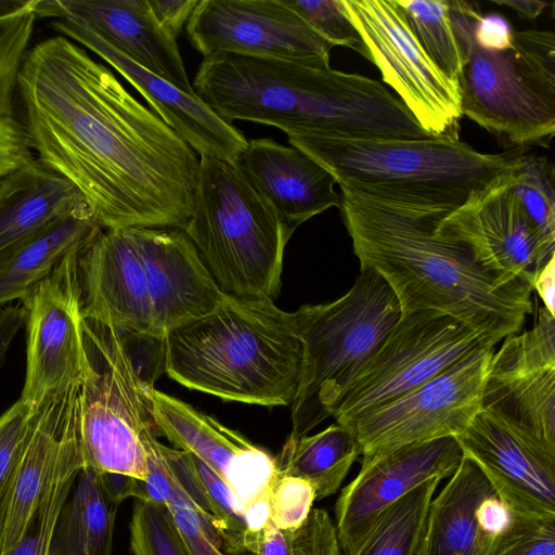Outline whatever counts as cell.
Listing matches in <instances>:
<instances>
[{"label":"cell","instance_id":"7a4b0ae2","mask_svg":"<svg viewBox=\"0 0 555 555\" xmlns=\"http://www.w3.org/2000/svg\"><path fill=\"white\" fill-rule=\"evenodd\" d=\"M340 212L360 270L392 289L401 315L436 310L488 345L519 333L532 312V287L480 266L469 247L437 229L455 209L392 204L341 191Z\"/></svg>","mask_w":555,"mask_h":555},{"label":"cell","instance_id":"603a6c76","mask_svg":"<svg viewBox=\"0 0 555 555\" xmlns=\"http://www.w3.org/2000/svg\"><path fill=\"white\" fill-rule=\"evenodd\" d=\"M455 439L514 515L555 518V459L528 447L481 411Z\"/></svg>","mask_w":555,"mask_h":555},{"label":"cell","instance_id":"2e32d148","mask_svg":"<svg viewBox=\"0 0 555 555\" xmlns=\"http://www.w3.org/2000/svg\"><path fill=\"white\" fill-rule=\"evenodd\" d=\"M511 166L442 218L437 229L466 244L485 269L532 287L540 269L555 256V244L538 231L514 192Z\"/></svg>","mask_w":555,"mask_h":555},{"label":"cell","instance_id":"7bdbcfd3","mask_svg":"<svg viewBox=\"0 0 555 555\" xmlns=\"http://www.w3.org/2000/svg\"><path fill=\"white\" fill-rule=\"evenodd\" d=\"M159 26L175 40L199 3V0H147Z\"/></svg>","mask_w":555,"mask_h":555},{"label":"cell","instance_id":"7402d4cb","mask_svg":"<svg viewBox=\"0 0 555 555\" xmlns=\"http://www.w3.org/2000/svg\"><path fill=\"white\" fill-rule=\"evenodd\" d=\"M143 258L157 340L211 312L221 292L181 228L133 227Z\"/></svg>","mask_w":555,"mask_h":555},{"label":"cell","instance_id":"d6986e66","mask_svg":"<svg viewBox=\"0 0 555 555\" xmlns=\"http://www.w3.org/2000/svg\"><path fill=\"white\" fill-rule=\"evenodd\" d=\"M157 434L209 466L245 506L268 492L276 476L266 450L180 399L149 387Z\"/></svg>","mask_w":555,"mask_h":555},{"label":"cell","instance_id":"83f0119b","mask_svg":"<svg viewBox=\"0 0 555 555\" xmlns=\"http://www.w3.org/2000/svg\"><path fill=\"white\" fill-rule=\"evenodd\" d=\"M37 0H0V181L35 156L18 95V76L38 20Z\"/></svg>","mask_w":555,"mask_h":555},{"label":"cell","instance_id":"52a82bcc","mask_svg":"<svg viewBox=\"0 0 555 555\" xmlns=\"http://www.w3.org/2000/svg\"><path fill=\"white\" fill-rule=\"evenodd\" d=\"M449 1L465 52L459 79L462 114L511 149L547 146L555 132V34L515 31L508 49L488 52L473 40L480 14L476 4Z\"/></svg>","mask_w":555,"mask_h":555},{"label":"cell","instance_id":"484cf974","mask_svg":"<svg viewBox=\"0 0 555 555\" xmlns=\"http://www.w3.org/2000/svg\"><path fill=\"white\" fill-rule=\"evenodd\" d=\"M76 216H93L79 190L34 157L0 181V255Z\"/></svg>","mask_w":555,"mask_h":555},{"label":"cell","instance_id":"8d00e7d4","mask_svg":"<svg viewBox=\"0 0 555 555\" xmlns=\"http://www.w3.org/2000/svg\"><path fill=\"white\" fill-rule=\"evenodd\" d=\"M129 532L132 555H190L164 505L137 499Z\"/></svg>","mask_w":555,"mask_h":555},{"label":"cell","instance_id":"8fae6325","mask_svg":"<svg viewBox=\"0 0 555 555\" xmlns=\"http://www.w3.org/2000/svg\"><path fill=\"white\" fill-rule=\"evenodd\" d=\"M494 346L481 345L434 378L350 421L362 457L456 437L480 411Z\"/></svg>","mask_w":555,"mask_h":555},{"label":"cell","instance_id":"6da1fadb","mask_svg":"<svg viewBox=\"0 0 555 555\" xmlns=\"http://www.w3.org/2000/svg\"><path fill=\"white\" fill-rule=\"evenodd\" d=\"M18 95L36 158L79 190L102 229H183L197 153L83 47L62 35L30 47Z\"/></svg>","mask_w":555,"mask_h":555},{"label":"cell","instance_id":"b9f144b4","mask_svg":"<svg viewBox=\"0 0 555 555\" xmlns=\"http://www.w3.org/2000/svg\"><path fill=\"white\" fill-rule=\"evenodd\" d=\"M515 31L511 23L499 13L477 16L473 28L475 44L488 52H500L508 49L514 41Z\"/></svg>","mask_w":555,"mask_h":555},{"label":"cell","instance_id":"44dd1931","mask_svg":"<svg viewBox=\"0 0 555 555\" xmlns=\"http://www.w3.org/2000/svg\"><path fill=\"white\" fill-rule=\"evenodd\" d=\"M79 385L50 395L31 416L0 501V555L26 532L66 446L80 429Z\"/></svg>","mask_w":555,"mask_h":555},{"label":"cell","instance_id":"ba28073f","mask_svg":"<svg viewBox=\"0 0 555 555\" xmlns=\"http://www.w3.org/2000/svg\"><path fill=\"white\" fill-rule=\"evenodd\" d=\"M400 315L392 289L371 269L360 270L351 288L334 301L294 312L304 357L289 438L308 435L333 415Z\"/></svg>","mask_w":555,"mask_h":555},{"label":"cell","instance_id":"9c48e42d","mask_svg":"<svg viewBox=\"0 0 555 555\" xmlns=\"http://www.w3.org/2000/svg\"><path fill=\"white\" fill-rule=\"evenodd\" d=\"M86 360L79 385L82 468L145 480L146 438L157 433L149 385L140 377L121 332L82 317Z\"/></svg>","mask_w":555,"mask_h":555},{"label":"cell","instance_id":"e0dca14e","mask_svg":"<svg viewBox=\"0 0 555 555\" xmlns=\"http://www.w3.org/2000/svg\"><path fill=\"white\" fill-rule=\"evenodd\" d=\"M455 437L403 446L361 459L356 478L335 504L341 555H354L378 516L421 483L451 476L463 459Z\"/></svg>","mask_w":555,"mask_h":555},{"label":"cell","instance_id":"c3c4849f","mask_svg":"<svg viewBox=\"0 0 555 555\" xmlns=\"http://www.w3.org/2000/svg\"><path fill=\"white\" fill-rule=\"evenodd\" d=\"M49 555H69V553L65 548L63 542L61 541L60 537L55 533V531Z\"/></svg>","mask_w":555,"mask_h":555},{"label":"cell","instance_id":"1f68e13d","mask_svg":"<svg viewBox=\"0 0 555 555\" xmlns=\"http://www.w3.org/2000/svg\"><path fill=\"white\" fill-rule=\"evenodd\" d=\"M440 481L427 480L387 507L354 555H417L428 507Z\"/></svg>","mask_w":555,"mask_h":555},{"label":"cell","instance_id":"f1b7e54d","mask_svg":"<svg viewBox=\"0 0 555 555\" xmlns=\"http://www.w3.org/2000/svg\"><path fill=\"white\" fill-rule=\"evenodd\" d=\"M101 230L93 216L72 217L0 255V307L26 298L73 250Z\"/></svg>","mask_w":555,"mask_h":555},{"label":"cell","instance_id":"836d02e7","mask_svg":"<svg viewBox=\"0 0 555 555\" xmlns=\"http://www.w3.org/2000/svg\"><path fill=\"white\" fill-rule=\"evenodd\" d=\"M81 468L79 429L66 446L26 532L3 555H49L61 511Z\"/></svg>","mask_w":555,"mask_h":555},{"label":"cell","instance_id":"8992f818","mask_svg":"<svg viewBox=\"0 0 555 555\" xmlns=\"http://www.w3.org/2000/svg\"><path fill=\"white\" fill-rule=\"evenodd\" d=\"M183 231L222 293L270 299L280 294L293 232L237 163L202 156Z\"/></svg>","mask_w":555,"mask_h":555},{"label":"cell","instance_id":"4fadbf2b","mask_svg":"<svg viewBox=\"0 0 555 555\" xmlns=\"http://www.w3.org/2000/svg\"><path fill=\"white\" fill-rule=\"evenodd\" d=\"M480 411L555 459V317L544 307L531 330L505 337L493 352Z\"/></svg>","mask_w":555,"mask_h":555},{"label":"cell","instance_id":"ffe728a7","mask_svg":"<svg viewBox=\"0 0 555 555\" xmlns=\"http://www.w3.org/2000/svg\"><path fill=\"white\" fill-rule=\"evenodd\" d=\"M79 274L82 317L135 337L156 339L133 227L101 230L79 255Z\"/></svg>","mask_w":555,"mask_h":555},{"label":"cell","instance_id":"ab89813d","mask_svg":"<svg viewBox=\"0 0 555 555\" xmlns=\"http://www.w3.org/2000/svg\"><path fill=\"white\" fill-rule=\"evenodd\" d=\"M271 521L281 530H296L305 524L315 500L311 483L302 478L276 475L269 491Z\"/></svg>","mask_w":555,"mask_h":555},{"label":"cell","instance_id":"d590c367","mask_svg":"<svg viewBox=\"0 0 555 555\" xmlns=\"http://www.w3.org/2000/svg\"><path fill=\"white\" fill-rule=\"evenodd\" d=\"M164 464L167 478L159 504L169 511L189 554L235 555L219 526L201 512L173 478L165 461Z\"/></svg>","mask_w":555,"mask_h":555},{"label":"cell","instance_id":"d6a6232c","mask_svg":"<svg viewBox=\"0 0 555 555\" xmlns=\"http://www.w3.org/2000/svg\"><path fill=\"white\" fill-rule=\"evenodd\" d=\"M416 41L450 80L459 85L465 52L455 33L449 0H397Z\"/></svg>","mask_w":555,"mask_h":555},{"label":"cell","instance_id":"f546056e","mask_svg":"<svg viewBox=\"0 0 555 555\" xmlns=\"http://www.w3.org/2000/svg\"><path fill=\"white\" fill-rule=\"evenodd\" d=\"M361 455L353 433L340 424L297 439L287 438L275 460L276 475L302 478L311 483L315 500L335 494L352 464Z\"/></svg>","mask_w":555,"mask_h":555},{"label":"cell","instance_id":"f6af8a7d","mask_svg":"<svg viewBox=\"0 0 555 555\" xmlns=\"http://www.w3.org/2000/svg\"><path fill=\"white\" fill-rule=\"evenodd\" d=\"M26 322V311L22 302L0 310V366L21 327Z\"/></svg>","mask_w":555,"mask_h":555},{"label":"cell","instance_id":"d4e9b609","mask_svg":"<svg viewBox=\"0 0 555 555\" xmlns=\"http://www.w3.org/2000/svg\"><path fill=\"white\" fill-rule=\"evenodd\" d=\"M237 164L292 232L308 219L340 206L334 177L293 145L254 139Z\"/></svg>","mask_w":555,"mask_h":555},{"label":"cell","instance_id":"30bf717a","mask_svg":"<svg viewBox=\"0 0 555 555\" xmlns=\"http://www.w3.org/2000/svg\"><path fill=\"white\" fill-rule=\"evenodd\" d=\"M481 345L488 344L443 312L417 310L400 315L348 386L332 417L345 426L434 378Z\"/></svg>","mask_w":555,"mask_h":555},{"label":"cell","instance_id":"7c38bea8","mask_svg":"<svg viewBox=\"0 0 555 555\" xmlns=\"http://www.w3.org/2000/svg\"><path fill=\"white\" fill-rule=\"evenodd\" d=\"M383 81L428 135H459L460 86L446 77L413 36L397 0H343Z\"/></svg>","mask_w":555,"mask_h":555},{"label":"cell","instance_id":"4316f807","mask_svg":"<svg viewBox=\"0 0 555 555\" xmlns=\"http://www.w3.org/2000/svg\"><path fill=\"white\" fill-rule=\"evenodd\" d=\"M494 492L477 464L463 455L429 504L417 555H486L493 540L481 531L477 509Z\"/></svg>","mask_w":555,"mask_h":555},{"label":"cell","instance_id":"5bb4252c","mask_svg":"<svg viewBox=\"0 0 555 555\" xmlns=\"http://www.w3.org/2000/svg\"><path fill=\"white\" fill-rule=\"evenodd\" d=\"M69 253L26 298V374L20 399L37 408L50 395L79 385L86 349L79 255Z\"/></svg>","mask_w":555,"mask_h":555},{"label":"cell","instance_id":"3957f363","mask_svg":"<svg viewBox=\"0 0 555 555\" xmlns=\"http://www.w3.org/2000/svg\"><path fill=\"white\" fill-rule=\"evenodd\" d=\"M221 119L363 139H421L428 134L378 80L299 63L217 54L204 57L192 85Z\"/></svg>","mask_w":555,"mask_h":555},{"label":"cell","instance_id":"60d3db41","mask_svg":"<svg viewBox=\"0 0 555 555\" xmlns=\"http://www.w3.org/2000/svg\"><path fill=\"white\" fill-rule=\"evenodd\" d=\"M33 408L21 399L0 415V501L28 430Z\"/></svg>","mask_w":555,"mask_h":555},{"label":"cell","instance_id":"9a60e30c","mask_svg":"<svg viewBox=\"0 0 555 555\" xmlns=\"http://www.w3.org/2000/svg\"><path fill=\"white\" fill-rule=\"evenodd\" d=\"M186 33L204 57L234 54L330 67L333 47L284 0H199Z\"/></svg>","mask_w":555,"mask_h":555},{"label":"cell","instance_id":"74e56055","mask_svg":"<svg viewBox=\"0 0 555 555\" xmlns=\"http://www.w3.org/2000/svg\"><path fill=\"white\" fill-rule=\"evenodd\" d=\"M320 37L332 47L349 48L370 60L369 52L343 0H284Z\"/></svg>","mask_w":555,"mask_h":555},{"label":"cell","instance_id":"277c9868","mask_svg":"<svg viewBox=\"0 0 555 555\" xmlns=\"http://www.w3.org/2000/svg\"><path fill=\"white\" fill-rule=\"evenodd\" d=\"M162 343L167 374L186 388L266 406L292 405L297 396L302 343L294 312L273 300L224 294Z\"/></svg>","mask_w":555,"mask_h":555},{"label":"cell","instance_id":"e575fe53","mask_svg":"<svg viewBox=\"0 0 555 555\" xmlns=\"http://www.w3.org/2000/svg\"><path fill=\"white\" fill-rule=\"evenodd\" d=\"M246 555H341L336 527L327 512L312 508L298 529L281 530L271 519L244 544Z\"/></svg>","mask_w":555,"mask_h":555},{"label":"cell","instance_id":"7dc6e473","mask_svg":"<svg viewBox=\"0 0 555 555\" xmlns=\"http://www.w3.org/2000/svg\"><path fill=\"white\" fill-rule=\"evenodd\" d=\"M492 2L499 5L512 8L514 11H516L519 17L529 21H533L540 16L544 9L548 5V3L545 1L537 0H493Z\"/></svg>","mask_w":555,"mask_h":555},{"label":"cell","instance_id":"cb8c5ba5","mask_svg":"<svg viewBox=\"0 0 555 555\" xmlns=\"http://www.w3.org/2000/svg\"><path fill=\"white\" fill-rule=\"evenodd\" d=\"M37 17H75L126 56L179 90L195 94L177 40L156 22L147 0H37Z\"/></svg>","mask_w":555,"mask_h":555},{"label":"cell","instance_id":"5b68a950","mask_svg":"<svg viewBox=\"0 0 555 555\" xmlns=\"http://www.w3.org/2000/svg\"><path fill=\"white\" fill-rule=\"evenodd\" d=\"M291 145L322 165L341 191L376 201L457 209L527 149L485 154L460 135L363 139L289 134Z\"/></svg>","mask_w":555,"mask_h":555},{"label":"cell","instance_id":"4dcf8cb0","mask_svg":"<svg viewBox=\"0 0 555 555\" xmlns=\"http://www.w3.org/2000/svg\"><path fill=\"white\" fill-rule=\"evenodd\" d=\"M117 509L102 489L100 473L83 467L61 511L55 533L69 555H111Z\"/></svg>","mask_w":555,"mask_h":555},{"label":"cell","instance_id":"bcb514c9","mask_svg":"<svg viewBox=\"0 0 555 555\" xmlns=\"http://www.w3.org/2000/svg\"><path fill=\"white\" fill-rule=\"evenodd\" d=\"M532 288L538 292L543 301V307L552 315H555V256L540 269Z\"/></svg>","mask_w":555,"mask_h":555},{"label":"cell","instance_id":"ee69618b","mask_svg":"<svg viewBox=\"0 0 555 555\" xmlns=\"http://www.w3.org/2000/svg\"><path fill=\"white\" fill-rule=\"evenodd\" d=\"M100 481L105 495L116 506L127 498H141L142 480L130 475L104 472L100 473Z\"/></svg>","mask_w":555,"mask_h":555},{"label":"cell","instance_id":"f35d334b","mask_svg":"<svg viewBox=\"0 0 555 555\" xmlns=\"http://www.w3.org/2000/svg\"><path fill=\"white\" fill-rule=\"evenodd\" d=\"M486 555H555V518H527L513 514L506 530Z\"/></svg>","mask_w":555,"mask_h":555},{"label":"cell","instance_id":"ac0fdd59","mask_svg":"<svg viewBox=\"0 0 555 555\" xmlns=\"http://www.w3.org/2000/svg\"><path fill=\"white\" fill-rule=\"evenodd\" d=\"M50 26L57 35L87 48L117 70L145 99L152 111L199 157L238 162L247 146V139L196 94H188L145 69L75 17L52 20Z\"/></svg>","mask_w":555,"mask_h":555}]
</instances>
